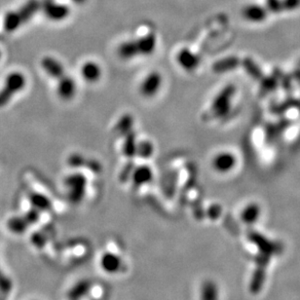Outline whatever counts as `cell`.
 Segmentation results:
<instances>
[{
    "instance_id": "6da1fadb",
    "label": "cell",
    "mask_w": 300,
    "mask_h": 300,
    "mask_svg": "<svg viewBox=\"0 0 300 300\" xmlns=\"http://www.w3.org/2000/svg\"><path fill=\"white\" fill-rule=\"evenodd\" d=\"M27 85V78L21 73L14 72L8 74L5 78L3 88L0 90V107L9 104L11 100L20 93Z\"/></svg>"
},
{
    "instance_id": "7a4b0ae2",
    "label": "cell",
    "mask_w": 300,
    "mask_h": 300,
    "mask_svg": "<svg viewBox=\"0 0 300 300\" xmlns=\"http://www.w3.org/2000/svg\"><path fill=\"white\" fill-rule=\"evenodd\" d=\"M163 86L162 74L158 72L148 73L140 85V94L145 99H152L161 91Z\"/></svg>"
},
{
    "instance_id": "3957f363",
    "label": "cell",
    "mask_w": 300,
    "mask_h": 300,
    "mask_svg": "<svg viewBox=\"0 0 300 300\" xmlns=\"http://www.w3.org/2000/svg\"><path fill=\"white\" fill-rule=\"evenodd\" d=\"M77 93V84L73 77L63 75L58 79L57 84V94L62 101H71Z\"/></svg>"
},
{
    "instance_id": "277c9868",
    "label": "cell",
    "mask_w": 300,
    "mask_h": 300,
    "mask_svg": "<svg viewBox=\"0 0 300 300\" xmlns=\"http://www.w3.org/2000/svg\"><path fill=\"white\" fill-rule=\"evenodd\" d=\"M81 76L84 81L90 84L99 82L103 76L102 66L97 62L87 61L81 66Z\"/></svg>"
},
{
    "instance_id": "5b68a950",
    "label": "cell",
    "mask_w": 300,
    "mask_h": 300,
    "mask_svg": "<svg viewBox=\"0 0 300 300\" xmlns=\"http://www.w3.org/2000/svg\"><path fill=\"white\" fill-rule=\"evenodd\" d=\"M41 66L47 75H49L50 77H52L56 80L60 79L63 75H65L64 67L62 62L55 59L54 57L48 56L43 58L41 61Z\"/></svg>"
},
{
    "instance_id": "8992f818",
    "label": "cell",
    "mask_w": 300,
    "mask_h": 300,
    "mask_svg": "<svg viewBox=\"0 0 300 300\" xmlns=\"http://www.w3.org/2000/svg\"><path fill=\"white\" fill-rule=\"evenodd\" d=\"M176 62L181 68L191 72L196 68L199 60L195 54H193L188 49L183 48L176 54Z\"/></svg>"
},
{
    "instance_id": "52a82bcc",
    "label": "cell",
    "mask_w": 300,
    "mask_h": 300,
    "mask_svg": "<svg viewBox=\"0 0 300 300\" xmlns=\"http://www.w3.org/2000/svg\"><path fill=\"white\" fill-rule=\"evenodd\" d=\"M153 177V171L149 166L143 165L134 168L132 171V178L135 186H144L149 182Z\"/></svg>"
},
{
    "instance_id": "ba28073f",
    "label": "cell",
    "mask_w": 300,
    "mask_h": 300,
    "mask_svg": "<svg viewBox=\"0 0 300 300\" xmlns=\"http://www.w3.org/2000/svg\"><path fill=\"white\" fill-rule=\"evenodd\" d=\"M139 53L142 56H149L155 52L157 40L154 34H147L135 40Z\"/></svg>"
},
{
    "instance_id": "9c48e42d",
    "label": "cell",
    "mask_w": 300,
    "mask_h": 300,
    "mask_svg": "<svg viewBox=\"0 0 300 300\" xmlns=\"http://www.w3.org/2000/svg\"><path fill=\"white\" fill-rule=\"evenodd\" d=\"M118 55L125 61H129L137 57L140 53L135 40H128L120 44L118 48Z\"/></svg>"
},
{
    "instance_id": "30bf717a",
    "label": "cell",
    "mask_w": 300,
    "mask_h": 300,
    "mask_svg": "<svg viewBox=\"0 0 300 300\" xmlns=\"http://www.w3.org/2000/svg\"><path fill=\"white\" fill-rule=\"evenodd\" d=\"M21 17L20 13L10 12L5 16L4 19V29L8 32L16 31L21 26Z\"/></svg>"
},
{
    "instance_id": "8fae6325",
    "label": "cell",
    "mask_w": 300,
    "mask_h": 300,
    "mask_svg": "<svg viewBox=\"0 0 300 300\" xmlns=\"http://www.w3.org/2000/svg\"><path fill=\"white\" fill-rule=\"evenodd\" d=\"M67 8L64 6H51L49 9H46L47 16L54 21H61L67 16Z\"/></svg>"
},
{
    "instance_id": "7c38bea8",
    "label": "cell",
    "mask_w": 300,
    "mask_h": 300,
    "mask_svg": "<svg viewBox=\"0 0 300 300\" xmlns=\"http://www.w3.org/2000/svg\"><path fill=\"white\" fill-rule=\"evenodd\" d=\"M153 153L154 146L148 141H144L136 145V155L142 156L143 158H150Z\"/></svg>"
},
{
    "instance_id": "4fadbf2b",
    "label": "cell",
    "mask_w": 300,
    "mask_h": 300,
    "mask_svg": "<svg viewBox=\"0 0 300 300\" xmlns=\"http://www.w3.org/2000/svg\"><path fill=\"white\" fill-rule=\"evenodd\" d=\"M136 145L137 144L135 141V135H129L125 142L124 146H123L125 155L129 158H133V156L136 155Z\"/></svg>"
},
{
    "instance_id": "5bb4252c",
    "label": "cell",
    "mask_w": 300,
    "mask_h": 300,
    "mask_svg": "<svg viewBox=\"0 0 300 300\" xmlns=\"http://www.w3.org/2000/svg\"><path fill=\"white\" fill-rule=\"evenodd\" d=\"M232 162H233V159L231 156L228 154H221L215 159L214 164L218 171H223V170L229 169V167L232 165Z\"/></svg>"
},
{
    "instance_id": "9a60e30c",
    "label": "cell",
    "mask_w": 300,
    "mask_h": 300,
    "mask_svg": "<svg viewBox=\"0 0 300 300\" xmlns=\"http://www.w3.org/2000/svg\"><path fill=\"white\" fill-rule=\"evenodd\" d=\"M0 59H1V53H0Z\"/></svg>"
}]
</instances>
